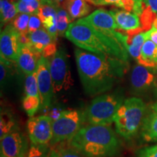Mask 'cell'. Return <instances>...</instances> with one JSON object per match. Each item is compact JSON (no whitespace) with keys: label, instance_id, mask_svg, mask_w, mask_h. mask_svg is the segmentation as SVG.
I'll return each instance as SVG.
<instances>
[{"label":"cell","instance_id":"74e56055","mask_svg":"<svg viewBox=\"0 0 157 157\" xmlns=\"http://www.w3.org/2000/svg\"><path fill=\"white\" fill-rule=\"evenodd\" d=\"M12 2L14 3L15 2V0H10ZM18 1H26V2H29V1H34V0H18ZM39 1H40V0H39Z\"/></svg>","mask_w":157,"mask_h":157},{"label":"cell","instance_id":"ba28073f","mask_svg":"<svg viewBox=\"0 0 157 157\" xmlns=\"http://www.w3.org/2000/svg\"><path fill=\"white\" fill-rule=\"evenodd\" d=\"M50 70L55 93L67 90L73 85L68 56L63 49L57 50L50 59Z\"/></svg>","mask_w":157,"mask_h":157},{"label":"cell","instance_id":"83f0119b","mask_svg":"<svg viewBox=\"0 0 157 157\" xmlns=\"http://www.w3.org/2000/svg\"><path fill=\"white\" fill-rule=\"evenodd\" d=\"M25 95H32L40 97L36 72L29 74V75H27L26 78H25Z\"/></svg>","mask_w":157,"mask_h":157},{"label":"cell","instance_id":"7402d4cb","mask_svg":"<svg viewBox=\"0 0 157 157\" xmlns=\"http://www.w3.org/2000/svg\"><path fill=\"white\" fill-rule=\"evenodd\" d=\"M146 39V33L140 32L132 36L128 35L127 50L129 54L136 60L137 64L140 63L141 61V49Z\"/></svg>","mask_w":157,"mask_h":157},{"label":"cell","instance_id":"8992f818","mask_svg":"<svg viewBox=\"0 0 157 157\" xmlns=\"http://www.w3.org/2000/svg\"><path fill=\"white\" fill-rule=\"evenodd\" d=\"M84 121V113L78 110L63 111L52 123L53 135L50 141L52 146L69 140L82 128Z\"/></svg>","mask_w":157,"mask_h":157},{"label":"cell","instance_id":"8fae6325","mask_svg":"<svg viewBox=\"0 0 157 157\" xmlns=\"http://www.w3.org/2000/svg\"><path fill=\"white\" fill-rule=\"evenodd\" d=\"M151 68L140 64L133 67L130 75V84L132 92L136 95H144L155 86L156 76Z\"/></svg>","mask_w":157,"mask_h":157},{"label":"cell","instance_id":"6da1fadb","mask_svg":"<svg viewBox=\"0 0 157 157\" xmlns=\"http://www.w3.org/2000/svg\"><path fill=\"white\" fill-rule=\"evenodd\" d=\"M75 59L80 80L85 91L95 96L111 90L124 74L126 62L113 57L75 50Z\"/></svg>","mask_w":157,"mask_h":157},{"label":"cell","instance_id":"44dd1931","mask_svg":"<svg viewBox=\"0 0 157 157\" xmlns=\"http://www.w3.org/2000/svg\"><path fill=\"white\" fill-rule=\"evenodd\" d=\"M48 157H87L71 144L69 140L53 145Z\"/></svg>","mask_w":157,"mask_h":157},{"label":"cell","instance_id":"7c38bea8","mask_svg":"<svg viewBox=\"0 0 157 157\" xmlns=\"http://www.w3.org/2000/svg\"><path fill=\"white\" fill-rule=\"evenodd\" d=\"M19 35L20 33L13 24L6 25L0 35L1 57L13 63H16L21 48Z\"/></svg>","mask_w":157,"mask_h":157},{"label":"cell","instance_id":"9a60e30c","mask_svg":"<svg viewBox=\"0 0 157 157\" xmlns=\"http://www.w3.org/2000/svg\"><path fill=\"white\" fill-rule=\"evenodd\" d=\"M143 140L148 143L157 142V102L151 105L143 119L140 128Z\"/></svg>","mask_w":157,"mask_h":157},{"label":"cell","instance_id":"7a4b0ae2","mask_svg":"<svg viewBox=\"0 0 157 157\" xmlns=\"http://www.w3.org/2000/svg\"><path fill=\"white\" fill-rule=\"evenodd\" d=\"M65 36L78 48L94 53L128 60V50L119 42L102 34L83 18L70 23Z\"/></svg>","mask_w":157,"mask_h":157},{"label":"cell","instance_id":"603a6c76","mask_svg":"<svg viewBox=\"0 0 157 157\" xmlns=\"http://www.w3.org/2000/svg\"><path fill=\"white\" fill-rule=\"evenodd\" d=\"M0 17H1V27L6 23L10 22L17 15V11L15 4L10 0L0 1Z\"/></svg>","mask_w":157,"mask_h":157},{"label":"cell","instance_id":"e575fe53","mask_svg":"<svg viewBox=\"0 0 157 157\" xmlns=\"http://www.w3.org/2000/svg\"><path fill=\"white\" fill-rule=\"evenodd\" d=\"M146 7H150L153 13H157V0H143Z\"/></svg>","mask_w":157,"mask_h":157},{"label":"cell","instance_id":"1f68e13d","mask_svg":"<svg viewBox=\"0 0 157 157\" xmlns=\"http://www.w3.org/2000/svg\"><path fill=\"white\" fill-rule=\"evenodd\" d=\"M42 21L36 14H32L30 16L28 26L29 34L34 32V31L38 30L42 28Z\"/></svg>","mask_w":157,"mask_h":157},{"label":"cell","instance_id":"8d00e7d4","mask_svg":"<svg viewBox=\"0 0 157 157\" xmlns=\"http://www.w3.org/2000/svg\"><path fill=\"white\" fill-rule=\"evenodd\" d=\"M63 0H54L55 2L58 4V5H61V3L63 2Z\"/></svg>","mask_w":157,"mask_h":157},{"label":"cell","instance_id":"e0dca14e","mask_svg":"<svg viewBox=\"0 0 157 157\" xmlns=\"http://www.w3.org/2000/svg\"><path fill=\"white\" fill-rule=\"evenodd\" d=\"M95 5H115L128 12L141 16L145 10L143 0H90Z\"/></svg>","mask_w":157,"mask_h":157},{"label":"cell","instance_id":"ab89813d","mask_svg":"<svg viewBox=\"0 0 157 157\" xmlns=\"http://www.w3.org/2000/svg\"><path fill=\"white\" fill-rule=\"evenodd\" d=\"M44 1H52V2H54V0H44Z\"/></svg>","mask_w":157,"mask_h":157},{"label":"cell","instance_id":"f546056e","mask_svg":"<svg viewBox=\"0 0 157 157\" xmlns=\"http://www.w3.org/2000/svg\"><path fill=\"white\" fill-rule=\"evenodd\" d=\"M13 62L9 61L1 57L0 63V74H1V87H5V84L9 81V78L12 74L11 63Z\"/></svg>","mask_w":157,"mask_h":157},{"label":"cell","instance_id":"4dcf8cb0","mask_svg":"<svg viewBox=\"0 0 157 157\" xmlns=\"http://www.w3.org/2000/svg\"><path fill=\"white\" fill-rule=\"evenodd\" d=\"M50 148L48 144L35 145L31 143L27 157H48Z\"/></svg>","mask_w":157,"mask_h":157},{"label":"cell","instance_id":"ffe728a7","mask_svg":"<svg viewBox=\"0 0 157 157\" xmlns=\"http://www.w3.org/2000/svg\"><path fill=\"white\" fill-rule=\"evenodd\" d=\"M140 65L155 68L157 66V44L149 39H146L141 49Z\"/></svg>","mask_w":157,"mask_h":157},{"label":"cell","instance_id":"3957f363","mask_svg":"<svg viewBox=\"0 0 157 157\" xmlns=\"http://www.w3.org/2000/svg\"><path fill=\"white\" fill-rule=\"evenodd\" d=\"M69 142L87 157H113L121 143L111 125L89 124L82 127Z\"/></svg>","mask_w":157,"mask_h":157},{"label":"cell","instance_id":"9c48e42d","mask_svg":"<svg viewBox=\"0 0 157 157\" xmlns=\"http://www.w3.org/2000/svg\"><path fill=\"white\" fill-rule=\"evenodd\" d=\"M53 119L50 116L31 117L27 122L29 136L32 144L46 145L52 138Z\"/></svg>","mask_w":157,"mask_h":157},{"label":"cell","instance_id":"ac0fdd59","mask_svg":"<svg viewBox=\"0 0 157 157\" xmlns=\"http://www.w3.org/2000/svg\"><path fill=\"white\" fill-rule=\"evenodd\" d=\"M29 39H30V46L42 55L45 49L56 42L44 27L30 33Z\"/></svg>","mask_w":157,"mask_h":157},{"label":"cell","instance_id":"277c9868","mask_svg":"<svg viewBox=\"0 0 157 157\" xmlns=\"http://www.w3.org/2000/svg\"><path fill=\"white\" fill-rule=\"evenodd\" d=\"M146 111V103L140 98L124 100L113 119L116 132L127 140L132 138L140 129Z\"/></svg>","mask_w":157,"mask_h":157},{"label":"cell","instance_id":"d4e9b609","mask_svg":"<svg viewBox=\"0 0 157 157\" xmlns=\"http://www.w3.org/2000/svg\"><path fill=\"white\" fill-rule=\"evenodd\" d=\"M73 20L71 19L70 15L67 11L61 6L58 7L56 13V25L58 29V35L63 36L66 34V31L68 28V25L72 23Z\"/></svg>","mask_w":157,"mask_h":157},{"label":"cell","instance_id":"d590c367","mask_svg":"<svg viewBox=\"0 0 157 157\" xmlns=\"http://www.w3.org/2000/svg\"><path fill=\"white\" fill-rule=\"evenodd\" d=\"M153 27H154L155 29H157V16L156 18H155L154 22H153Z\"/></svg>","mask_w":157,"mask_h":157},{"label":"cell","instance_id":"836d02e7","mask_svg":"<svg viewBox=\"0 0 157 157\" xmlns=\"http://www.w3.org/2000/svg\"><path fill=\"white\" fill-rule=\"evenodd\" d=\"M146 33V39H149L153 41L155 44H157V29L152 26V28L150 30L147 31Z\"/></svg>","mask_w":157,"mask_h":157},{"label":"cell","instance_id":"52a82bcc","mask_svg":"<svg viewBox=\"0 0 157 157\" xmlns=\"http://www.w3.org/2000/svg\"><path fill=\"white\" fill-rule=\"evenodd\" d=\"M83 19L96 30L122 44L127 49L128 35L121 32V29L118 26L115 19L109 11L103 9L96 10Z\"/></svg>","mask_w":157,"mask_h":157},{"label":"cell","instance_id":"4316f807","mask_svg":"<svg viewBox=\"0 0 157 157\" xmlns=\"http://www.w3.org/2000/svg\"><path fill=\"white\" fill-rule=\"evenodd\" d=\"M16 7L17 13H27V14H36L40 6V1H17L14 2Z\"/></svg>","mask_w":157,"mask_h":157},{"label":"cell","instance_id":"30bf717a","mask_svg":"<svg viewBox=\"0 0 157 157\" xmlns=\"http://www.w3.org/2000/svg\"><path fill=\"white\" fill-rule=\"evenodd\" d=\"M36 73L41 99V107L46 109L52 103L55 93L48 58L42 56L39 60Z\"/></svg>","mask_w":157,"mask_h":157},{"label":"cell","instance_id":"cb8c5ba5","mask_svg":"<svg viewBox=\"0 0 157 157\" xmlns=\"http://www.w3.org/2000/svg\"><path fill=\"white\" fill-rule=\"evenodd\" d=\"M17 124L15 118L9 111L1 112V119H0V137H3L9 133L13 132L17 130Z\"/></svg>","mask_w":157,"mask_h":157},{"label":"cell","instance_id":"5b68a950","mask_svg":"<svg viewBox=\"0 0 157 157\" xmlns=\"http://www.w3.org/2000/svg\"><path fill=\"white\" fill-rule=\"evenodd\" d=\"M123 101L122 97L117 94L96 97L84 112V120L90 124L111 125Z\"/></svg>","mask_w":157,"mask_h":157},{"label":"cell","instance_id":"d6a6232c","mask_svg":"<svg viewBox=\"0 0 157 157\" xmlns=\"http://www.w3.org/2000/svg\"><path fill=\"white\" fill-rule=\"evenodd\" d=\"M135 157H157V145L140 149Z\"/></svg>","mask_w":157,"mask_h":157},{"label":"cell","instance_id":"f1b7e54d","mask_svg":"<svg viewBox=\"0 0 157 157\" xmlns=\"http://www.w3.org/2000/svg\"><path fill=\"white\" fill-rule=\"evenodd\" d=\"M30 16V14H27V13H19L13 19L12 24L20 34L29 33L28 26Z\"/></svg>","mask_w":157,"mask_h":157},{"label":"cell","instance_id":"4fadbf2b","mask_svg":"<svg viewBox=\"0 0 157 157\" xmlns=\"http://www.w3.org/2000/svg\"><path fill=\"white\" fill-rule=\"evenodd\" d=\"M28 141L19 132L9 133L1 138V157H27Z\"/></svg>","mask_w":157,"mask_h":157},{"label":"cell","instance_id":"f35d334b","mask_svg":"<svg viewBox=\"0 0 157 157\" xmlns=\"http://www.w3.org/2000/svg\"><path fill=\"white\" fill-rule=\"evenodd\" d=\"M155 71H156V82H157V66L155 68Z\"/></svg>","mask_w":157,"mask_h":157},{"label":"cell","instance_id":"2e32d148","mask_svg":"<svg viewBox=\"0 0 157 157\" xmlns=\"http://www.w3.org/2000/svg\"><path fill=\"white\" fill-rule=\"evenodd\" d=\"M109 12L120 29H122L126 32L143 31V29L140 27V17L135 13L118 9H112Z\"/></svg>","mask_w":157,"mask_h":157},{"label":"cell","instance_id":"d6986e66","mask_svg":"<svg viewBox=\"0 0 157 157\" xmlns=\"http://www.w3.org/2000/svg\"><path fill=\"white\" fill-rule=\"evenodd\" d=\"M61 6L68 12L72 20L84 17L91 9L86 0H63Z\"/></svg>","mask_w":157,"mask_h":157},{"label":"cell","instance_id":"484cf974","mask_svg":"<svg viewBox=\"0 0 157 157\" xmlns=\"http://www.w3.org/2000/svg\"><path fill=\"white\" fill-rule=\"evenodd\" d=\"M41 106L40 97L25 95L23 100V108L29 117H32Z\"/></svg>","mask_w":157,"mask_h":157},{"label":"cell","instance_id":"5bb4252c","mask_svg":"<svg viewBox=\"0 0 157 157\" xmlns=\"http://www.w3.org/2000/svg\"><path fill=\"white\" fill-rule=\"evenodd\" d=\"M41 57L42 54L36 52L30 45H21L16 61L17 67L25 75L35 73Z\"/></svg>","mask_w":157,"mask_h":157}]
</instances>
